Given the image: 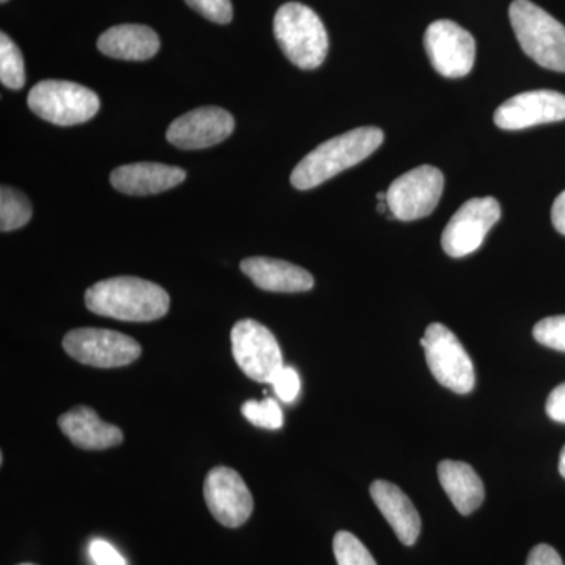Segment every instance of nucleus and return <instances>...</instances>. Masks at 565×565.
Returning <instances> with one entry per match:
<instances>
[{"label":"nucleus","instance_id":"obj_1","mask_svg":"<svg viewBox=\"0 0 565 565\" xmlns=\"http://www.w3.org/2000/svg\"><path fill=\"white\" fill-rule=\"evenodd\" d=\"M85 307L92 313L128 322H151L170 308L166 289L139 277L107 278L85 292Z\"/></svg>","mask_w":565,"mask_h":565},{"label":"nucleus","instance_id":"obj_2","mask_svg":"<svg viewBox=\"0 0 565 565\" xmlns=\"http://www.w3.org/2000/svg\"><path fill=\"white\" fill-rule=\"evenodd\" d=\"M384 131L375 126H363L333 137L297 163L292 170L291 184L299 191L318 188L322 182L332 180L337 174L370 158L384 143Z\"/></svg>","mask_w":565,"mask_h":565},{"label":"nucleus","instance_id":"obj_3","mask_svg":"<svg viewBox=\"0 0 565 565\" xmlns=\"http://www.w3.org/2000/svg\"><path fill=\"white\" fill-rule=\"evenodd\" d=\"M274 33L289 62L300 70H316L326 61L329 35L310 7L289 2L274 18Z\"/></svg>","mask_w":565,"mask_h":565},{"label":"nucleus","instance_id":"obj_4","mask_svg":"<svg viewBox=\"0 0 565 565\" xmlns=\"http://www.w3.org/2000/svg\"><path fill=\"white\" fill-rule=\"evenodd\" d=\"M512 29L527 57L542 68L565 73V25L531 0L509 7Z\"/></svg>","mask_w":565,"mask_h":565},{"label":"nucleus","instance_id":"obj_5","mask_svg":"<svg viewBox=\"0 0 565 565\" xmlns=\"http://www.w3.org/2000/svg\"><path fill=\"white\" fill-rule=\"evenodd\" d=\"M29 107L43 120L57 126H74L98 114V95L68 81H43L29 93Z\"/></svg>","mask_w":565,"mask_h":565},{"label":"nucleus","instance_id":"obj_6","mask_svg":"<svg viewBox=\"0 0 565 565\" xmlns=\"http://www.w3.org/2000/svg\"><path fill=\"white\" fill-rule=\"evenodd\" d=\"M422 345L427 366L438 384L459 394L470 393L475 388L473 362L459 338L444 323H430L424 333Z\"/></svg>","mask_w":565,"mask_h":565},{"label":"nucleus","instance_id":"obj_7","mask_svg":"<svg viewBox=\"0 0 565 565\" xmlns=\"http://www.w3.org/2000/svg\"><path fill=\"white\" fill-rule=\"evenodd\" d=\"M62 344L76 362L106 370L128 366L141 355V345L128 334L90 327L71 330Z\"/></svg>","mask_w":565,"mask_h":565},{"label":"nucleus","instance_id":"obj_8","mask_svg":"<svg viewBox=\"0 0 565 565\" xmlns=\"http://www.w3.org/2000/svg\"><path fill=\"white\" fill-rule=\"evenodd\" d=\"M232 349L237 366L259 384H273L275 375L285 366L277 338L253 319H244L233 327Z\"/></svg>","mask_w":565,"mask_h":565},{"label":"nucleus","instance_id":"obj_9","mask_svg":"<svg viewBox=\"0 0 565 565\" xmlns=\"http://www.w3.org/2000/svg\"><path fill=\"white\" fill-rule=\"evenodd\" d=\"M445 177L433 166L416 167L404 173L386 191V203L396 221L412 222L433 214L441 193Z\"/></svg>","mask_w":565,"mask_h":565},{"label":"nucleus","instance_id":"obj_10","mask_svg":"<svg viewBox=\"0 0 565 565\" xmlns=\"http://www.w3.org/2000/svg\"><path fill=\"white\" fill-rule=\"evenodd\" d=\"M500 218V203L492 196L465 202L441 234V247L446 255L451 258H463L478 250Z\"/></svg>","mask_w":565,"mask_h":565},{"label":"nucleus","instance_id":"obj_11","mask_svg":"<svg viewBox=\"0 0 565 565\" xmlns=\"http://www.w3.org/2000/svg\"><path fill=\"white\" fill-rule=\"evenodd\" d=\"M424 47L434 70L449 79L467 76L475 66L476 41L455 21H435L424 33Z\"/></svg>","mask_w":565,"mask_h":565},{"label":"nucleus","instance_id":"obj_12","mask_svg":"<svg viewBox=\"0 0 565 565\" xmlns=\"http://www.w3.org/2000/svg\"><path fill=\"white\" fill-rule=\"evenodd\" d=\"M203 492L207 509L221 525L239 527L250 519L253 512L250 490L233 468H212L204 479Z\"/></svg>","mask_w":565,"mask_h":565},{"label":"nucleus","instance_id":"obj_13","mask_svg":"<svg viewBox=\"0 0 565 565\" xmlns=\"http://www.w3.org/2000/svg\"><path fill=\"white\" fill-rule=\"evenodd\" d=\"M234 118L221 107H200L177 118L167 129V140L180 150H203L228 139Z\"/></svg>","mask_w":565,"mask_h":565},{"label":"nucleus","instance_id":"obj_14","mask_svg":"<svg viewBox=\"0 0 565 565\" xmlns=\"http://www.w3.org/2000/svg\"><path fill=\"white\" fill-rule=\"evenodd\" d=\"M494 125L505 131L565 120V95L553 90L520 93L494 111Z\"/></svg>","mask_w":565,"mask_h":565},{"label":"nucleus","instance_id":"obj_15","mask_svg":"<svg viewBox=\"0 0 565 565\" xmlns=\"http://www.w3.org/2000/svg\"><path fill=\"white\" fill-rule=\"evenodd\" d=\"M185 180L184 170L166 163L137 162L121 166L110 174V184L126 195H154L177 188Z\"/></svg>","mask_w":565,"mask_h":565},{"label":"nucleus","instance_id":"obj_16","mask_svg":"<svg viewBox=\"0 0 565 565\" xmlns=\"http://www.w3.org/2000/svg\"><path fill=\"white\" fill-rule=\"evenodd\" d=\"M58 427L71 444L87 451H103L122 444L120 427L104 423L90 407L79 405L58 418Z\"/></svg>","mask_w":565,"mask_h":565},{"label":"nucleus","instance_id":"obj_17","mask_svg":"<svg viewBox=\"0 0 565 565\" xmlns=\"http://www.w3.org/2000/svg\"><path fill=\"white\" fill-rule=\"evenodd\" d=\"M241 270L263 291L307 292L315 286L313 275L281 259L255 256L244 259Z\"/></svg>","mask_w":565,"mask_h":565},{"label":"nucleus","instance_id":"obj_18","mask_svg":"<svg viewBox=\"0 0 565 565\" xmlns=\"http://www.w3.org/2000/svg\"><path fill=\"white\" fill-rule=\"evenodd\" d=\"M379 511L404 545H414L422 533V519L411 498L388 481H374L370 489Z\"/></svg>","mask_w":565,"mask_h":565},{"label":"nucleus","instance_id":"obj_19","mask_svg":"<svg viewBox=\"0 0 565 565\" xmlns=\"http://www.w3.org/2000/svg\"><path fill=\"white\" fill-rule=\"evenodd\" d=\"M161 47L158 33L147 25H115L99 36L98 50L120 61L143 62L154 57Z\"/></svg>","mask_w":565,"mask_h":565},{"label":"nucleus","instance_id":"obj_20","mask_svg":"<svg viewBox=\"0 0 565 565\" xmlns=\"http://www.w3.org/2000/svg\"><path fill=\"white\" fill-rule=\"evenodd\" d=\"M437 471L440 484L457 511L462 515L473 514L486 497L484 484L473 467L456 460H441Z\"/></svg>","mask_w":565,"mask_h":565},{"label":"nucleus","instance_id":"obj_21","mask_svg":"<svg viewBox=\"0 0 565 565\" xmlns=\"http://www.w3.org/2000/svg\"><path fill=\"white\" fill-rule=\"evenodd\" d=\"M32 218V204L24 193L2 185L0 189V230L14 232L28 225Z\"/></svg>","mask_w":565,"mask_h":565},{"label":"nucleus","instance_id":"obj_22","mask_svg":"<svg viewBox=\"0 0 565 565\" xmlns=\"http://www.w3.org/2000/svg\"><path fill=\"white\" fill-rule=\"evenodd\" d=\"M0 81L10 90H21L25 84L24 58L7 33L0 35Z\"/></svg>","mask_w":565,"mask_h":565},{"label":"nucleus","instance_id":"obj_23","mask_svg":"<svg viewBox=\"0 0 565 565\" xmlns=\"http://www.w3.org/2000/svg\"><path fill=\"white\" fill-rule=\"evenodd\" d=\"M333 553L338 565H377L370 550L348 531L334 535Z\"/></svg>","mask_w":565,"mask_h":565},{"label":"nucleus","instance_id":"obj_24","mask_svg":"<svg viewBox=\"0 0 565 565\" xmlns=\"http://www.w3.org/2000/svg\"><path fill=\"white\" fill-rule=\"evenodd\" d=\"M241 411L247 422L264 429H280L285 423L280 405L270 397L264 401H247Z\"/></svg>","mask_w":565,"mask_h":565},{"label":"nucleus","instance_id":"obj_25","mask_svg":"<svg viewBox=\"0 0 565 565\" xmlns=\"http://www.w3.org/2000/svg\"><path fill=\"white\" fill-rule=\"evenodd\" d=\"M533 334L535 341L545 348L565 352V315L542 319L535 323Z\"/></svg>","mask_w":565,"mask_h":565},{"label":"nucleus","instance_id":"obj_26","mask_svg":"<svg viewBox=\"0 0 565 565\" xmlns=\"http://www.w3.org/2000/svg\"><path fill=\"white\" fill-rule=\"evenodd\" d=\"M185 2L215 24H228L233 20L232 0H185Z\"/></svg>","mask_w":565,"mask_h":565},{"label":"nucleus","instance_id":"obj_27","mask_svg":"<svg viewBox=\"0 0 565 565\" xmlns=\"http://www.w3.org/2000/svg\"><path fill=\"white\" fill-rule=\"evenodd\" d=\"M274 392L282 403H292L300 393V377L294 367L282 366L273 381Z\"/></svg>","mask_w":565,"mask_h":565},{"label":"nucleus","instance_id":"obj_28","mask_svg":"<svg viewBox=\"0 0 565 565\" xmlns=\"http://www.w3.org/2000/svg\"><path fill=\"white\" fill-rule=\"evenodd\" d=\"M92 559L96 565H126L120 553L106 541H93L90 545Z\"/></svg>","mask_w":565,"mask_h":565},{"label":"nucleus","instance_id":"obj_29","mask_svg":"<svg viewBox=\"0 0 565 565\" xmlns=\"http://www.w3.org/2000/svg\"><path fill=\"white\" fill-rule=\"evenodd\" d=\"M546 415L553 422L565 424V384L556 386L546 399Z\"/></svg>","mask_w":565,"mask_h":565},{"label":"nucleus","instance_id":"obj_30","mask_svg":"<svg viewBox=\"0 0 565 565\" xmlns=\"http://www.w3.org/2000/svg\"><path fill=\"white\" fill-rule=\"evenodd\" d=\"M526 565H564L553 546L541 544L531 550Z\"/></svg>","mask_w":565,"mask_h":565},{"label":"nucleus","instance_id":"obj_31","mask_svg":"<svg viewBox=\"0 0 565 565\" xmlns=\"http://www.w3.org/2000/svg\"><path fill=\"white\" fill-rule=\"evenodd\" d=\"M552 222L556 232L565 236V191L557 195L552 207Z\"/></svg>","mask_w":565,"mask_h":565},{"label":"nucleus","instance_id":"obj_32","mask_svg":"<svg viewBox=\"0 0 565 565\" xmlns=\"http://www.w3.org/2000/svg\"><path fill=\"white\" fill-rule=\"evenodd\" d=\"M559 473L565 479V446L563 448V451H561L559 456Z\"/></svg>","mask_w":565,"mask_h":565},{"label":"nucleus","instance_id":"obj_33","mask_svg":"<svg viewBox=\"0 0 565 565\" xmlns=\"http://www.w3.org/2000/svg\"><path fill=\"white\" fill-rule=\"evenodd\" d=\"M377 212H379V214H388V212H390L388 203H386V202H379V204H377Z\"/></svg>","mask_w":565,"mask_h":565},{"label":"nucleus","instance_id":"obj_34","mask_svg":"<svg viewBox=\"0 0 565 565\" xmlns=\"http://www.w3.org/2000/svg\"><path fill=\"white\" fill-rule=\"evenodd\" d=\"M0 2L7 3V2H9V0H0Z\"/></svg>","mask_w":565,"mask_h":565},{"label":"nucleus","instance_id":"obj_35","mask_svg":"<svg viewBox=\"0 0 565 565\" xmlns=\"http://www.w3.org/2000/svg\"><path fill=\"white\" fill-rule=\"evenodd\" d=\"M20 565H35V564H29V563H25V564H20Z\"/></svg>","mask_w":565,"mask_h":565}]
</instances>
